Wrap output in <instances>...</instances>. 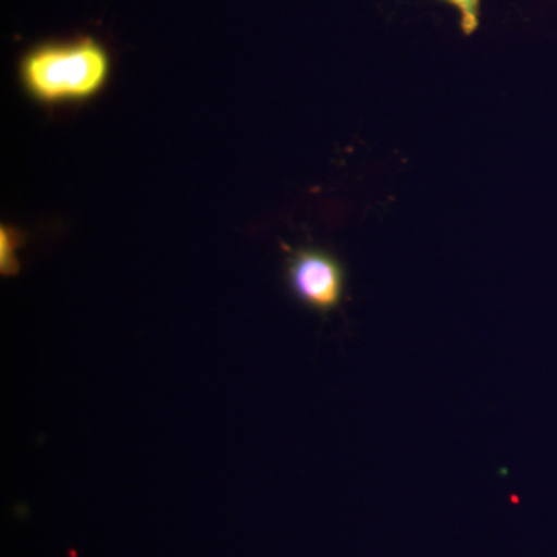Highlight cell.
Masks as SVG:
<instances>
[{
	"label": "cell",
	"mask_w": 557,
	"mask_h": 557,
	"mask_svg": "<svg viewBox=\"0 0 557 557\" xmlns=\"http://www.w3.org/2000/svg\"><path fill=\"white\" fill-rule=\"evenodd\" d=\"M110 61L97 40L38 47L24 58L21 78L32 97L42 102L87 100L104 87Z\"/></svg>",
	"instance_id": "1"
},
{
	"label": "cell",
	"mask_w": 557,
	"mask_h": 557,
	"mask_svg": "<svg viewBox=\"0 0 557 557\" xmlns=\"http://www.w3.org/2000/svg\"><path fill=\"white\" fill-rule=\"evenodd\" d=\"M287 282L295 298L319 313L338 309L344 296V269L338 259L318 248L289 252Z\"/></svg>",
	"instance_id": "2"
},
{
	"label": "cell",
	"mask_w": 557,
	"mask_h": 557,
	"mask_svg": "<svg viewBox=\"0 0 557 557\" xmlns=\"http://www.w3.org/2000/svg\"><path fill=\"white\" fill-rule=\"evenodd\" d=\"M20 245V233L3 226L2 233H0V269L5 276H11L20 271V262L16 258Z\"/></svg>",
	"instance_id": "3"
},
{
	"label": "cell",
	"mask_w": 557,
	"mask_h": 557,
	"mask_svg": "<svg viewBox=\"0 0 557 557\" xmlns=\"http://www.w3.org/2000/svg\"><path fill=\"white\" fill-rule=\"evenodd\" d=\"M460 14V28L465 36L474 35L480 25V0H445Z\"/></svg>",
	"instance_id": "4"
}]
</instances>
